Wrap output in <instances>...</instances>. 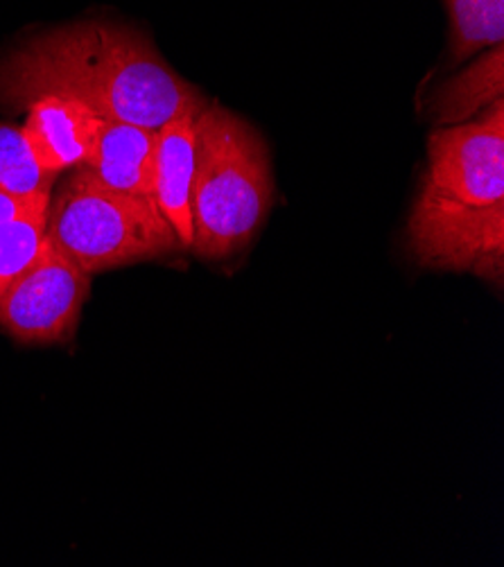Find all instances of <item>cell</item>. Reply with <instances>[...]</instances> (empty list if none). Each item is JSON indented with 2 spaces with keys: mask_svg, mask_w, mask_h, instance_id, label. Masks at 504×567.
Masks as SVG:
<instances>
[{
  "mask_svg": "<svg viewBox=\"0 0 504 567\" xmlns=\"http://www.w3.org/2000/svg\"><path fill=\"white\" fill-rule=\"evenodd\" d=\"M43 95L78 100L102 121L145 130L206 106L199 89L167 66L145 37L102 21L34 37L0 64V100L28 106Z\"/></svg>",
  "mask_w": 504,
  "mask_h": 567,
  "instance_id": "cell-1",
  "label": "cell"
},
{
  "mask_svg": "<svg viewBox=\"0 0 504 567\" xmlns=\"http://www.w3.org/2000/svg\"><path fill=\"white\" fill-rule=\"evenodd\" d=\"M414 256L439 269L502 278L504 97L473 123L428 141V173L410 217Z\"/></svg>",
  "mask_w": 504,
  "mask_h": 567,
  "instance_id": "cell-2",
  "label": "cell"
},
{
  "mask_svg": "<svg viewBox=\"0 0 504 567\" xmlns=\"http://www.w3.org/2000/svg\"><path fill=\"white\" fill-rule=\"evenodd\" d=\"M271 193L269 158L254 130L229 109L204 106L195 118L191 247L204 258L240 251L265 219Z\"/></svg>",
  "mask_w": 504,
  "mask_h": 567,
  "instance_id": "cell-3",
  "label": "cell"
},
{
  "mask_svg": "<svg viewBox=\"0 0 504 567\" xmlns=\"http://www.w3.org/2000/svg\"><path fill=\"white\" fill-rule=\"evenodd\" d=\"M45 238L89 276L158 258L182 245L154 197L109 190L78 169L50 202Z\"/></svg>",
  "mask_w": 504,
  "mask_h": 567,
  "instance_id": "cell-4",
  "label": "cell"
},
{
  "mask_svg": "<svg viewBox=\"0 0 504 567\" xmlns=\"http://www.w3.org/2000/svg\"><path fill=\"white\" fill-rule=\"evenodd\" d=\"M91 290V276L54 251L45 238L41 256L0 295V326L23 344L69 339Z\"/></svg>",
  "mask_w": 504,
  "mask_h": 567,
  "instance_id": "cell-5",
  "label": "cell"
},
{
  "mask_svg": "<svg viewBox=\"0 0 504 567\" xmlns=\"http://www.w3.org/2000/svg\"><path fill=\"white\" fill-rule=\"evenodd\" d=\"M102 118L71 97L43 95L28 104V121L21 127L37 161L60 175L84 165L95 147Z\"/></svg>",
  "mask_w": 504,
  "mask_h": 567,
  "instance_id": "cell-6",
  "label": "cell"
},
{
  "mask_svg": "<svg viewBox=\"0 0 504 567\" xmlns=\"http://www.w3.org/2000/svg\"><path fill=\"white\" fill-rule=\"evenodd\" d=\"M158 130L102 121L95 147L78 173L109 190L154 197Z\"/></svg>",
  "mask_w": 504,
  "mask_h": 567,
  "instance_id": "cell-7",
  "label": "cell"
},
{
  "mask_svg": "<svg viewBox=\"0 0 504 567\" xmlns=\"http://www.w3.org/2000/svg\"><path fill=\"white\" fill-rule=\"evenodd\" d=\"M199 116V113H197ZM182 116L158 130L154 199L184 247L193 245L191 184L195 173V118Z\"/></svg>",
  "mask_w": 504,
  "mask_h": 567,
  "instance_id": "cell-8",
  "label": "cell"
},
{
  "mask_svg": "<svg viewBox=\"0 0 504 567\" xmlns=\"http://www.w3.org/2000/svg\"><path fill=\"white\" fill-rule=\"evenodd\" d=\"M504 48L493 45L491 52L448 82L434 102V118L441 127L462 125L480 109H488L504 95Z\"/></svg>",
  "mask_w": 504,
  "mask_h": 567,
  "instance_id": "cell-9",
  "label": "cell"
},
{
  "mask_svg": "<svg viewBox=\"0 0 504 567\" xmlns=\"http://www.w3.org/2000/svg\"><path fill=\"white\" fill-rule=\"evenodd\" d=\"M453 21V60L460 64L504 39V0H445Z\"/></svg>",
  "mask_w": 504,
  "mask_h": 567,
  "instance_id": "cell-10",
  "label": "cell"
},
{
  "mask_svg": "<svg viewBox=\"0 0 504 567\" xmlns=\"http://www.w3.org/2000/svg\"><path fill=\"white\" fill-rule=\"evenodd\" d=\"M58 175L45 169L21 127L0 125V190L21 197L50 195Z\"/></svg>",
  "mask_w": 504,
  "mask_h": 567,
  "instance_id": "cell-11",
  "label": "cell"
},
{
  "mask_svg": "<svg viewBox=\"0 0 504 567\" xmlns=\"http://www.w3.org/2000/svg\"><path fill=\"white\" fill-rule=\"evenodd\" d=\"M48 210L0 224V295L41 256L48 231Z\"/></svg>",
  "mask_w": 504,
  "mask_h": 567,
  "instance_id": "cell-12",
  "label": "cell"
},
{
  "mask_svg": "<svg viewBox=\"0 0 504 567\" xmlns=\"http://www.w3.org/2000/svg\"><path fill=\"white\" fill-rule=\"evenodd\" d=\"M50 195L43 197H21V195H12L0 190V224L23 217V215H32V213H41L50 208Z\"/></svg>",
  "mask_w": 504,
  "mask_h": 567,
  "instance_id": "cell-13",
  "label": "cell"
}]
</instances>
